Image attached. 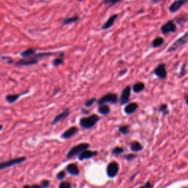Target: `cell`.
<instances>
[{"instance_id":"obj_10","label":"cell","mask_w":188,"mask_h":188,"mask_svg":"<svg viewBox=\"0 0 188 188\" xmlns=\"http://www.w3.org/2000/svg\"><path fill=\"white\" fill-rule=\"evenodd\" d=\"M187 3H188V0H175L170 4L168 10L171 13H175Z\"/></svg>"},{"instance_id":"obj_11","label":"cell","mask_w":188,"mask_h":188,"mask_svg":"<svg viewBox=\"0 0 188 188\" xmlns=\"http://www.w3.org/2000/svg\"><path fill=\"white\" fill-rule=\"evenodd\" d=\"M98 151H90V150H85L81 152L78 155V159L80 161H83L85 159H89L91 158H93L98 155Z\"/></svg>"},{"instance_id":"obj_33","label":"cell","mask_w":188,"mask_h":188,"mask_svg":"<svg viewBox=\"0 0 188 188\" xmlns=\"http://www.w3.org/2000/svg\"><path fill=\"white\" fill-rule=\"evenodd\" d=\"M65 175H66L65 173L62 170V171H60L58 174H57L56 177L58 180H63V179H64V178L65 177Z\"/></svg>"},{"instance_id":"obj_28","label":"cell","mask_w":188,"mask_h":188,"mask_svg":"<svg viewBox=\"0 0 188 188\" xmlns=\"http://www.w3.org/2000/svg\"><path fill=\"white\" fill-rule=\"evenodd\" d=\"M64 54H63L60 56V57H59V58H56L54 60H53V65L55 66V67H57V66H58L60 65H62V64H63V57Z\"/></svg>"},{"instance_id":"obj_22","label":"cell","mask_w":188,"mask_h":188,"mask_svg":"<svg viewBox=\"0 0 188 188\" xmlns=\"http://www.w3.org/2000/svg\"><path fill=\"white\" fill-rule=\"evenodd\" d=\"M130 149H131L132 151L138 152V151L142 150L143 146L140 143L138 142V141H133V142L131 143V144H130Z\"/></svg>"},{"instance_id":"obj_5","label":"cell","mask_w":188,"mask_h":188,"mask_svg":"<svg viewBox=\"0 0 188 188\" xmlns=\"http://www.w3.org/2000/svg\"><path fill=\"white\" fill-rule=\"evenodd\" d=\"M162 34L168 35L169 33H175L177 31V25L174 20H168L162 25L160 28Z\"/></svg>"},{"instance_id":"obj_2","label":"cell","mask_w":188,"mask_h":188,"mask_svg":"<svg viewBox=\"0 0 188 188\" xmlns=\"http://www.w3.org/2000/svg\"><path fill=\"white\" fill-rule=\"evenodd\" d=\"M100 120V117L97 114H93L88 117H84L80 120V127L85 129L93 128Z\"/></svg>"},{"instance_id":"obj_16","label":"cell","mask_w":188,"mask_h":188,"mask_svg":"<svg viewBox=\"0 0 188 188\" xmlns=\"http://www.w3.org/2000/svg\"><path fill=\"white\" fill-rule=\"evenodd\" d=\"M66 170L68 174L72 175V176H78L80 174V170H79L77 165L74 163L68 164L66 167Z\"/></svg>"},{"instance_id":"obj_32","label":"cell","mask_w":188,"mask_h":188,"mask_svg":"<svg viewBox=\"0 0 188 188\" xmlns=\"http://www.w3.org/2000/svg\"><path fill=\"white\" fill-rule=\"evenodd\" d=\"M58 188H71V185L68 181H62L59 185Z\"/></svg>"},{"instance_id":"obj_9","label":"cell","mask_w":188,"mask_h":188,"mask_svg":"<svg viewBox=\"0 0 188 188\" xmlns=\"http://www.w3.org/2000/svg\"><path fill=\"white\" fill-rule=\"evenodd\" d=\"M119 171V164L116 162H111L107 167V174L110 178H114Z\"/></svg>"},{"instance_id":"obj_18","label":"cell","mask_w":188,"mask_h":188,"mask_svg":"<svg viewBox=\"0 0 188 188\" xmlns=\"http://www.w3.org/2000/svg\"><path fill=\"white\" fill-rule=\"evenodd\" d=\"M164 44V39L162 37H157L151 42V46L153 48H159Z\"/></svg>"},{"instance_id":"obj_34","label":"cell","mask_w":188,"mask_h":188,"mask_svg":"<svg viewBox=\"0 0 188 188\" xmlns=\"http://www.w3.org/2000/svg\"><path fill=\"white\" fill-rule=\"evenodd\" d=\"M50 181L49 180H46V179L43 180L41 181V183H40V185H41L44 188H48L50 187Z\"/></svg>"},{"instance_id":"obj_39","label":"cell","mask_w":188,"mask_h":188,"mask_svg":"<svg viewBox=\"0 0 188 188\" xmlns=\"http://www.w3.org/2000/svg\"><path fill=\"white\" fill-rule=\"evenodd\" d=\"M150 1L152 2V3L154 4H157V3H159V2H161L162 0H150Z\"/></svg>"},{"instance_id":"obj_27","label":"cell","mask_w":188,"mask_h":188,"mask_svg":"<svg viewBox=\"0 0 188 188\" xmlns=\"http://www.w3.org/2000/svg\"><path fill=\"white\" fill-rule=\"evenodd\" d=\"M122 1V0H104L103 3L106 4V5H108L109 7H112L115 5H116L117 3H120V2Z\"/></svg>"},{"instance_id":"obj_37","label":"cell","mask_w":188,"mask_h":188,"mask_svg":"<svg viewBox=\"0 0 188 188\" xmlns=\"http://www.w3.org/2000/svg\"><path fill=\"white\" fill-rule=\"evenodd\" d=\"M32 188H44L41 185H33L31 186Z\"/></svg>"},{"instance_id":"obj_7","label":"cell","mask_w":188,"mask_h":188,"mask_svg":"<svg viewBox=\"0 0 188 188\" xmlns=\"http://www.w3.org/2000/svg\"><path fill=\"white\" fill-rule=\"evenodd\" d=\"M118 96L115 93H108L103 96L101 99H99L97 101L98 104L102 105V104H105L106 103H111V104H116L118 102Z\"/></svg>"},{"instance_id":"obj_13","label":"cell","mask_w":188,"mask_h":188,"mask_svg":"<svg viewBox=\"0 0 188 188\" xmlns=\"http://www.w3.org/2000/svg\"><path fill=\"white\" fill-rule=\"evenodd\" d=\"M70 115V110L68 108H65L64 109V110L63 112L60 113L59 115H57L56 117H55V118L53 119L52 122V125H55L57 123H58L61 121H63V120L67 118L68 115Z\"/></svg>"},{"instance_id":"obj_43","label":"cell","mask_w":188,"mask_h":188,"mask_svg":"<svg viewBox=\"0 0 188 188\" xmlns=\"http://www.w3.org/2000/svg\"><path fill=\"white\" fill-rule=\"evenodd\" d=\"M3 129V125H0V131H1L2 129Z\"/></svg>"},{"instance_id":"obj_24","label":"cell","mask_w":188,"mask_h":188,"mask_svg":"<svg viewBox=\"0 0 188 188\" xmlns=\"http://www.w3.org/2000/svg\"><path fill=\"white\" fill-rule=\"evenodd\" d=\"M35 50L33 49H27V50L23 51L22 52H21V55L23 57H29L31 56H33L34 55H35Z\"/></svg>"},{"instance_id":"obj_1","label":"cell","mask_w":188,"mask_h":188,"mask_svg":"<svg viewBox=\"0 0 188 188\" xmlns=\"http://www.w3.org/2000/svg\"><path fill=\"white\" fill-rule=\"evenodd\" d=\"M55 53L52 52H41L38 53V54L34 55L33 56L29 57H24V59H21L20 60L17 61L15 65L18 66H27V65H32L37 64L38 63V60L41 57H47V56H52V55H55Z\"/></svg>"},{"instance_id":"obj_21","label":"cell","mask_w":188,"mask_h":188,"mask_svg":"<svg viewBox=\"0 0 188 188\" xmlns=\"http://www.w3.org/2000/svg\"><path fill=\"white\" fill-rule=\"evenodd\" d=\"M98 110H99V112L100 113V114H102L103 115H107L110 113V107H109L108 105H107V104H102V105L99 106V109H98Z\"/></svg>"},{"instance_id":"obj_6","label":"cell","mask_w":188,"mask_h":188,"mask_svg":"<svg viewBox=\"0 0 188 188\" xmlns=\"http://www.w3.org/2000/svg\"><path fill=\"white\" fill-rule=\"evenodd\" d=\"M27 159V158L25 157H17L14 158V159H11L8 160L5 162H0V170L5 169V168H10L11 166L16 165V164L22 163Z\"/></svg>"},{"instance_id":"obj_36","label":"cell","mask_w":188,"mask_h":188,"mask_svg":"<svg viewBox=\"0 0 188 188\" xmlns=\"http://www.w3.org/2000/svg\"><path fill=\"white\" fill-rule=\"evenodd\" d=\"M135 157H136V156L134 154H127L124 157L125 159L128 160V161H131V160L134 159Z\"/></svg>"},{"instance_id":"obj_25","label":"cell","mask_w":188,"mask_h":188,"mask_svg":"<svg viewBox=\"0 0 188 188\" xmlns=\"http://www.w3.org/2000/svg\"><path fill=\"white\" fill-rule=\"evenodd\" d=\"M175 21H176L177 24L181 25V24H185L186 22H187V21H188V19L185 16L180 15V16H178L175 18Z\"/></svg>"},{"instance_id":"obj_38","label":"cell","mask_w":188,"mask_h":188,"mask_svg":"<svg viewBox=\"0 0 188 188\" xmlns=\"http://www.w3.org/2000/svg\"><path fill=\"white\" fill-rule=\"evenodd\" d=\"M185 99L186 103H187V104L188 105V93L185 94Z\"/></svg>"},{"instance_id":"obj_3","label":"cell","mask_w":188,"mask_h":188,"mask_svg":"<svg viewBox=\"0 0 188 188\" xmlns=\"http://www.w3.org/2000/svg\"><path fill=\"white\" fill-rule=\"evenodd\" d=\"M188 43V31L186 32L185 34H183L181 37H179L178 39H176L170 46L168 47L167 50L168 53H172L176 52L181 47L185 46Z\"/></svg>"},{"instance_id":"obj_31","label":"cell","mask_w":188,"mask_h":188,"mask_svg":"<svg viewBox=\"0 0 188 188\" xmlns=\"http://www.w3.org/2000/svg\"><path fill=\"white\" fill-rule=\"evenodd\" d=\"M96 102H97V99H96V98H91V99H87V101L85 102V105L86 107H90L93 105V104L96 103Z\"/></svg>"},{"instance_id":"obj_4","label":"cell","mask_w":188,"mask_h":188,"mask_svg":"<svg viewBox=\"0 0 188 188\" xmlns=\"http://www.w3.org/2000/svg\"><path fill=\"white\" fill-rule=\"evenodd\" d=\"M89 148V144H87V143H81V144H79L72 147L68 152L67 155H66V157H67V159L73 158L74 157H75V156L80 154L82 151L87 150V149H88Z\"/></svg>"},{"instance_id":"obj_35","label":"cell","mask_w":188,"mask_h":188,"mask_svg":"<svg viewBox=\"0 0 188 188\" xmlns=\"http://www.w3.org/2000/svg\"><path fill=\"white\" fill-rule=\"evenodd\" d=\"M185 68H186V65L185 64H184L181 68L180 73H179V77H181V76H183L185 74Z\"/></svg>"},{"instance_id":"obj_8","label":"cell","mask_w":188,"mask_h":188,"mask_svg":"<svg viewBox=\"0 0 188 188\" xmlns=\"http://www.w3.org/2000/svg\"><path fill=\"white\" fill-rule=\"evenodd\" d=\"M154 74L160 80H165L167 78V70H166V65L164 63H159L157 67L154 70Z\"/></svg>"},{"instance_id":"obj_26","label":"cell","mask_w":188,"mask_h":188,"mask_svg":"<svg viewBox=\"0 0 188 188\" xmlns=\"http://www.w3.org/2000/svg\"><path fill=\"white\" fill-rule=\"evenodd\" d=\"M118 132L121 134H123V135H127V134L129 133V127L127 125L121 126V127L118 128Z\"/></svg>"},{"instance_id":"obj_15","label":"cell","mask_w":188,"mask_h":188,"mask_svg":"<svg viewBox=\"0 0 188 188\" xmlns=\"http://www.w3.org/2000/svg\"><path fill=\"white\" fill-rule=\"evenodd\" d=\"M118 14H114L112 15L110 18H109L105 23L104 24V25L102 26V29H108L111 28L113 26V24H114L115 21H116V19L118 18Z\"/></svg>"},{"instance_id":"obj_12","label":"cell","mask_w":188,"mask_h":188,"mask_svg":"<svg viewBox=\"0 0 188 188\" xmlns=\"http://www.w3.org/2000/svg\"><path fill=\"white\" fill-rule=\"evenodd\" d=\"M131 90H132V88L129 85L125 87L124 89L123 90L122 93H121V97H120V103L121 105L128 103V102H129V100L130 94H131Z\"/></svg>"},{"instance_id":"obj_20","label":"cell","mask_w":188,"mask_h":188,"mask_svg":"<svg viewBox=\"0 0 188 188\" xmlns=\"http://www.w3.org/2000/svg\"><path fill=\"white\" fill-rule=\"evenodd\" d=\"M145 89V84L144 82H137L133 85V87H132V90H133V91L134 93H140V92H142Z\"/></svg>"},{"instance_id":"obj_41","label":"cell","mask_w":188,"mask_h":188,"mask_svg":"<svg viewBox=\"0 0 188 188\" xmlns=\"http://www.w3.org/2000/svg\"><path fill=\"white\" fill-rule=\"evenodd\" d=\"M126 72H127V70H123V71H121L120 72V75L122 76L123 74H124L126 73Z\"/></svg>"},{"instance_id":"obj_19","label":"cell","mask_w":188,"mask_h":188,"mask_svg":"<svg viewBox=\"0 0 188 188\" xmlns=\"http://www.w3.org/2000/svg\"><path fill=\"white\" fill-rule=\"evenodd\" d=\"M21 97V94H10V95L6 96L5 99L6 101H7L8 103H14V102H16L17 100H18L19 98Z\"/></svg>"},{"instance_id":"obj_14","label":"cell","mask_w":188,"mask_h":188,"mask_svg":"<svg viewBox=\"0 0 188 188\" xmlns=\"http://www.w3.org/2000/svg\"><path fill=\"white\" fill-rule=\"evenodd\" d=\"M78 128L76 127H70V128H68V129H66L65 132H63V134H62V138L65 139V140H68V139H70V138L75 135V134L77 133L78 132Z\"/></svg>"},{"instance_id":"obj_17","label":"cell","mask_w":188,"mask_h":188,"mask_svg":"<svg viewBox=\"0 0 188 188\" xmlns=\"http://www.w3.org/2000/svg\"><path fill=\"white\" fill-rule=\"evenodd\" d=\"M138 104L135 103V102H132L127 104L124 108V112L127 115H131L132 113H134L135 111L138 110Z\"/></svg>"},{"instance_id":"obj_42","label":"cell","mask_w":188,"mask_h":188,"mask_svg":"<svg viewBox=\"0 0 188 188\" xmlns=\"http://www.w3.org/2000/svg\"><path fill=\"white\" fill-rule=\"evenodd\" d=\"M22 188H32V187H30V186H29V185H24V187H23Z\"/></svg>"},{"instance_id":"obj_23","label":"cell","mask_w":188,"mask_h":188,"mask_svg":"<svg viewBox=\"0 0 188 188\" xmlns=\"http://www.w3.org/2000/svg\"><path fill=\"white\" fill-rule=\"evenodd\" d=\"M79 20V16H74L71 17H68V18H65V19L63 20V25H67L69 24L74 23L76 21Z\"/></svg>"},{"instance_id":"obj_40","label":"cell","mask_w":188,"mask_h":188,"mask_svg":"<svg viewBox=\"0 0 188 188\" xmlns=\"http://www.w3.org/2000/svg\"><path fill=\"white\" fill-rule=\"evenodd\" d=\"M145 187H146V188H151V186L150 183H149V182H147L146 184V186H145Z\"/></svg>"},{"instance_id":"obj_45","label":"cell","mask_w":188,"mask_h":188,"mask_svg":"<svg viewBox=\"0 0 188 188\" xmlns=\"http://www.w3.org/2000/svg\"><path fill=\"white\" fill-rule=\"evenodd\" d=\"M79 1H82V0H79Z\"/></svg>"},{"instance_id":"obj_44","label":"cell","mask_w":188,"mask_h":188,"mask_svg":"<svg viewBox=\"0 0 188 188\" xmlns=\"http://www.w3.org/2000/svg\"><path fill=\"white\" fill-rule=\"evenodd\" d=\"M139 188H146V187H139Z\"/></svg>"},{"instance_id":"obj_30","label":"cell","mask_w":188,"mask_h":188,"mask_svg":"<svg viewBox=\"0 0 188 188\" xmlns=\"http://www.w3.org/2000/svg\"><path fill=\"white\" fill-rule=\"evenodd\" d=\"M158 110H159V112L163 113L164 115H166V114H168V106L166 105V104H161V105L159 107V108H158Z\"/></svg>"},{"instance_id":"obj_29","label":"cell","mask_w":188,"mask_h":188,"mask_svg":"<svg viewBox=\"0 0 188 188\" xmlns=\"http://www.w3.org/2000/svg\"><path fill=\"white\" fill-rule=\"evenodd\" d=\"M123 151H124V149L122 147H115V148L112 149V153L114 155H119L121 154H122Z\"/></svg>"}]
</instances>
